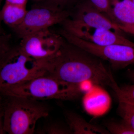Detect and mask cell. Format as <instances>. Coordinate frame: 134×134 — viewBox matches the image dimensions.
<instances>
[{"mask_svg":"<svg viewBox=\"0 0 134 134\" xmlns=\"http://www.w3.org/2000/svg\"><path fill=\"white\" fill-rule=\"evenodd\" d=\"M103 61L65 39L59 51L47 60L46 75L69 84L80 85L90 81L109 87L115 93L120 86Z\"/></svg>","mask_w":134,"mask_h":134,"instance_id":"cell-1","label":"cell"},{"mask_svg":"<svg viewBox=\"0 0 134 134\" xmlns=\"http://www.w3.org/2000/svg\"><path fill=\"white\" fill-rule=\"evenodd\" d=\"M3 98L4 133L34 134L39 120L49 115V107L40 100L15 96Z\"/></svg>","mask_w":134,"mask_h":134,"instance_id":"cell-2","label":"cell"},{"mask_svg":"<svg viewBox=\"0 0 134 134\" xmlns=\"http://www.w3.org/2000/svg\"><path fill=\"white\" fill-rule=\"evenodd\" d=\"M47 60L29 56L19 45L10 47L0 59V96L12 86L46 75Z\"/></svg>","mask_w":134,"mask_h":134,"instance_id":"cell-3","label":"cell"},{"mask_svg":"<svg viewBox=\"0 0 134 134\" xmlns=\"http://www.w3.org/2000/svg\"><path fill=\"white\" fill-rule=\"evenodd\" d=\"M80 85L69 84L46 75L16 85L6 90L0 98L22 97L40 100H75L81 96Z\"/></svg>","mask_w":134,"mask_h":134,"instance_id":"cell-4","label":"cell"},{"mask_svg":"<svg viewBox=\"0 0 134 134\" xmlns=\"http://www.w3.org/2000/svg\"><path fill=\"white\" fill-rule=\"evenodd\" d=\"M60 34L69 43L108 62L113 69H122L134 65V47L119 44L98 46L73 36L63 29Z\"/></svg>","mask_w":134,"mask_h":134,"instance_id":"cell-5","label":"cell"},{"mask_svg":"<svg viewBox=\"0 0 134 134\" xmlns=\"http://www.w3.org/2000/svg\"><path fill=\"white\" fill-rule=\"evenodd\" d=\"M70 10H61L46 3L35 5L27 10L23 22L13 30L21 38L51 26L62 23L68 18Z\"/></svg>","mask_w":134,"mask_h":134,"instance_id":"cell-6","label":"cell"},{"mask_svg":"<svg viewBox=\"0 0 134 134\" xmlns=\"http://www.w3.org/2000/svg\"><path fill=\"white\" fill-rule=\"evenodd\" d=\"M65 39L50 28L36 32L22 38L19 46L26 54L37 60H47L61 47Z\"/></svg>","mask_w":134,"mask_h":134,"instance_id":"cell-7","label":"cell"},{"mask_svg":"<svg viewBox=\"0 0 134 134\" xmlns=\"http://www.w3.org/2000/svg\"><path fill=\"white\" fill-rule=\"evenodd\" d=\"M63 30L77 37L99 46L119 44L132 46L134 42L121 34L100 28H95L73 21L68 18L62 23Z\"/></svg>","mask_w":134,"mask_h":134,"instance_id":"cell-8","label":"cell"},{"mask_svg":"<svg viewBox=\"0 0 134 134\" xmlns=\"http://www.w3.org/2000/svg\"><path fill=\"white\" fill-rule=\"evenodd\" d=\"M71 19L78 23L105 29L118 34L122 35L123 32L117 25L95 7L89 0L83 1L77 5Z\"/></svg>","mask_w":134,"mask_h":134,"instance_id":"cell-9","label":"cell"},{"mask_svg":"<svg viewBox=\"0 0 134 134\" xmlns=\"http://www.w3.org/2000/svg\"><path fill=\"white\" fill-rule=\"evenodd\" d=\"M111 12L118 26H134V4L131 0H110Z\"/></svg>","mask_w":134,"mask_h":134,"instance_id":"cell-10","label":"cell"},{"mask_svg":"<svg viewBox=\"0 0 134 134\" xmlns=\"http://www.w3.org/2000/svg\"><path fill=\"white\" fill-rule=\"evenodd\" d=\"M65 118L72 134H109L105 128L89 123L74 112H66Z\"/></svg>","mask_w":134,"mask_h":134,"instance_id":"cell-11","label":"cell"},{"mask_svg":"<svg viewBox=\"0 0 134 134\" xmlns=\"http://www.w3.org/2000/svg\"><path fill=\"white\" fill-rule=\"evenodd\" d=\"M26 6L5 3L1 9L2 21L13 30L21 23L27 12Z\"/></svg>","mask_w":134,"mask_h":134,"instance_id":"cell-12","label":"cell"},{"mask_svg":"<svg viewBox=\"0 0 134 134\" xmlns=\"http://www.w3.org/2000/svg\"><path fill=\"white\" fill-rule=\"evenodd\" d=\"M106 129L111 134H134V130L125 120H111L105 123Z\"/></svg>","mask_w":134,"mask_h":134,"instance_id":"cell-13","label":"cell"},{"mask_svg":"<svg viewBox=\"0 0 134 134\" xmlns=\"http://www.w3.org/2000/svg\"><path fill=\"white\" fill-rule=\"evenodd\" d=\"M117 113L122 119L129 124L134 130V104L119 101Z\"/></svg>","mask_w":134,"mask_h":134,"instance_id":"cell-14","label":"cell"},{"mask_svg":"<svg viewBox=\"0 0 134 134\" xmlns=\"http://www.w3.org/2000/svg\"><path fill=\"white\" fill-rule=\"evenodd\" d=\"M37 132L41 134H72L67 124L65 125L58 122H48Z\"/></svg>","mask_w":134,"mask_h":134,"instance_id":"cell-15","label":"cell"},{"mask_svg":"<svg viewBox=\"0 0 134 134\" xmlns=\"http://www.w3.org/2000/svg\"><path fill=\"white\" fill-rule=\"evenodd\" d=\"M115 94L119 101H125L134 104V84L126 85L120 87Z\"/></svg>","mask_w":134,"mask_h":134,"instance_id":"cell-16","label":"cell"},{"mask_svg":"<svg viewBox=\"0 0 134 134\" xmlns=\"http://www.w3.org/2000/svg\"><path fill=\"white\" fill-rule=\"evenodd\" d=\"M91 3L99 11L108 17L114 23L110 8V0H89Z\"/></svg>","mask_w":134,"mask_h":134,"instance_id":"cell-17","label":"cell"},{"mask_svg":"<svg viewBox=\"0 0 134 134\" xmlns=\"http://www.w3.org/2000/svg\"><path fill=\"white\" fill-rule=\"evenodd\" d=\"M77 0H44V3L61 10H69Z\"/></svg>","mask_w":134,"mask_h":134,"instance_id":"cell-18","label":"cell"},{"mask_svg":"<svg viewBox=\"0 0 134 134\" xmlns=\"http://www.w3.org/2000/svg\"><path fill=\"white\" fill-rule=\"evenodd\" d=\"M10 40L9 36L0 32V59L11 47Z\"/></svg>","mask_w":134,"mask_h":134,"instance_id":"cell-19","label":"cell"},{"mask_svg":"<svg viewBox=\"0 0 134 134\" xmlns=\"http://www.w3.org/2000/svg\"><path fill=\"white\" fill-rule=\"evenodd\" d=\"M4 110L2 103H0V134H4L3 131Z\"/></svg>","mask_w":134,"mask_h":134,"instance_id":"cell-20","label":"cell"},{"mask_svg":"<svg viewBox=\"0 0 134 134\" xmlns=\"http://www.w3.org/2000/svg\"><path fill=\"white\" fill-rule=\"evenodd\" d=\"M27 0H6L5 3L19 5V6H26Z\"/></svg>","mask_w":134,"mask_h":134,"instance_id":"cell-21","label":"cell"},{"mask_svg":"<svg viewBox=\"0 0 134 134\" xmlns=\"http://www.w3.org/2000/svg\"><path fill=\"white\" fill-rule=\"evenodd\" d=\"M119 27L123 32H126L134 36V26H122Z\"/></svg>","mask_w":134,"mask_h":134,"instance_id":"cell-22","label":"cell"},{"mask_svg":"<svg viewBox=\"0 0 134 134\" xmlns=\"http://www.w3.org/2000/svg\"><path fill=\"white\" fill-rule=\"evenodd\" d=\"M127 76L129 79L134 83V69L128 70L127 72Z\"/></svg>","mask_w":134,"mask_h":134,"instance_id":"cell-23","label":"cell"},{"mask_svg":"<svg viewBox=\"0 0 134 134\" xmlns=\"http://www.w3.org/2000/svg\"><path fill=\"white\" fill-rule=\"evenodd\" d=\"M1 0H0V29H1V23L2 22L1 19Z\"/></svg>","mask_w":134,"mask_h":134,"instance_id":"cell-24","label":"cell"},{"mask_svg":"<svg viewBox=\"0 0 134 134\" xmlns=\"http://www.w3.org/2000/svg\"><path fill=\"white\" fill-rule=\"evenodd\" d=\"M132 2H133V3L134 4V0H131Z\"/></svg>","mask_w":134,"mask_h":134,"instance_id":"cell-25","label":"cell"}]
</instances>
